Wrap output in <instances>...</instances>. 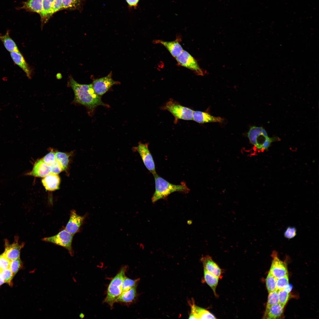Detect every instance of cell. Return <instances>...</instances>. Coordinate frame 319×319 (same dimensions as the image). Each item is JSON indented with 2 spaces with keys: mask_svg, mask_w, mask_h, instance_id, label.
Listing matches in <instances>:
<instances>
[{
  "mask_svg": "<svg viewBox=\"0 0 319 319\" xmlns=\"http://www.w3.org/2000/svg\"><path fill=\"white\" fill-rule=\"evenodd\" d=\"M73 235L63 230L56 235L45 237L43 240L61 246L68 250L71 255L73 254L71 244Z\"/></svg>",
  "mask_w": 319,
  "mask_h": 319,
  "instance_id": "obj_6",
  "label": "cell"
},
{
  "mask_svg": "<svg viewBox=\"0 0 319 319\" xmlns=\"http://www.w3.org/2000/svg\"><path fill=\"white\" fill-rule=\"evenodd\" d=\"M249 141L255 151L263 152L268 149L272 142L279 141V138L268 136L266 130L263 127L252 126L248 133Z\"/></svg>",
  "mask_w": 319,
  "mask_h": 319,
  "instance_id": "obj_3",
  "label": "cell"
},
{
  "mask_svg": "<svg viewBox=\"0 0 319 319\" xmlns=\"http://www.w3.org/2000/svg\"><path fill=\"white\" fill-rule=\"evenodd\" d=\"M54 1V0H43L42 11L40 15L42 26H43L53 14Z\"/></svg>",
  "mask_w": 319,
  "mask_h": 319,
  "instance_id": "obj_21",
  "label": "cell"
},
{
  "mask_svg": "<svg viewBox=\"0 0 319 319\" xmlns=\"http://www.w3.org/2000/svg\"><path fill=\"white\" fill-rule=\"evenodd\" d=\"M296 235V230L295 227H289L286 230L284 236L288 239H291L294 237Z\"/></svg>",
  "mask_w": 319,
  "mask_h": 319,
  "instance_id": "obj_38",
  "label": "cell"
},
{
  "mask_svg": "<svg viewBox=\"0 0 319 319\" xmlns=\"http://www.w3.org/2000/svg\"><path fill=\"white\" fill-rule=\"evenodd\" d=\"M42 159L43 161L49 166L56 160L55 152L51 150Z\"/></svg>",
  "mask_w": 319,
  "mask_h": 319,
  "instance_id": "obj_35",
  "label": "cell"
},
{
  "mask_svg": "<svg viewBox=\"0 0 319 319\" xmlns=\"http://www.w3.org/2000/svg\"><path fill=\"white\" fill-rule=\"evenodd\" d=\"M62 0H54L53 10V14L62 9Z\"/></svg>",
  "mask_w": 319,
  "mask_h": 319,
  "instance_id": "obj_39",
  "label": "cell"
},
{
  "mask_svg": "<svg viewBox=\"0 0 319 319\" xmlns=\"http://www.w3.org/2000/svg\"><path fill=\"white\" fill-rule=\"evenodd\" d=\"M155 183V191L152 198L154 203L158 200L166 198L169 195L175 192L185 193L189 192V189L185 183L182 182L180 185L171 183L158 175L157 173L153 175Z\"/></svg>",
  "mask_w": 319,
  "mask_h": 319,
  "instance_id": "obj_2",
  "label": "cell"
},
{
  "mask_svg": "<svg viewBox=\"0 0 319 319\" xmlns=\"http://www.w3.org/2000/svg\"><path fill=\"white\" fill-rule=\"evenodd\" d=\"M180 65L193 71L198 75L203 76L204 73L196 59L188 52L183 50L175 58Z\"/></svg>",
  "mask_w": 319,
  "mask_h": 319,
  "instance_id": "obj_8",
  "label": "cell"
},
{
  "mask_svg": "<svg viewBox=\"0 0 319 319\" xmlns=\"http://www.w3.org/2000/svg\"><path fill=\"white\" fill-rule=\"evenodd\" d=\"M126 269V266L122 267L112 279L108 286L104 302L111 307L115 302L116 299L122 293V285Z\"/></svg>",
  "mask_w": 319,
  "mask_h": 319,
  "instance_id": "obj_4",
  "label": "cell"
},
{
  "mask_svg": "<svg viewBox=\"0 0 319 319\" xmlns=\"http://www.w3.org/2000/svg\"><path fill=\"white\" fill-rule=\"evenodd\" d=\"M23 244H19L16 241L12 244L5 243V249L3 253L10 261L19 257L20 251Z\"/></svg>",
  "mask_w": 319,
  "mask_h": 319,
  "instance_id": "obj_16",
  "label": "cell"
},
{
  "mask_svg": "<svg viewBox=\"0 0 319 319\" xmlns=\"http://www.w3.org/2000/svg\"><path fill=\"white\" fill-rule=\"evenodd\" d=\"M204 268L211 274L221 279L222 277V271L218 265L214 261L212 257L205 255L201 259Z\"/></svg>",
  "mask_w": 319,
  "mask_h": 319,
  "instance_id": "obj_13",
  "label": "cell"
},
{
  "mask_svg": "<svg viewBox=\"0 0 319 319\" xmlns=\"http://www.w3.org/2000/svg\"><path fill=\"white\" fill-rule=\"evenodd\" d=\"M21 261L19 258L10 261L9 268L12 272L14 276L21 267Z\"/></svg>",
  "mask_w": 319,
  "mask_h": 319,
  "instance_id": "obj_34",
  "label": "cell"
},
{
  "mask_svg": "<svg viewBox=\"0 0 319 319\" xmlns=\"http://www.w3.org/2000/svg\"><path fill=\"white\" fill-rule=\"evenodd\" d=\"M42 183L46 190L53 191L59 188L60 179L58 174L50 173L43 178Z\"/></svg>",
  "mask_w": 319,
  "mask_h": 319,
  "instance_id": "obj_15",
  "label": "cell"
},
{
  "mask_svg": "<svg viewBox=\"0 0 319 319\" xmlns=\"http://www.w3.org/2000/svg\"><path fill=\"white\" fill-rule=\"evenodd\" d=\"M136 285L130 289L122 292L115 300V302H131L135 299L136 296Z\"/></svg>",
  "mask_w": 319,
  "mask_h": 319,
  "instance_id": "obj_24",
  "label": "cell"
},
{
  "mask_svg": "<svg viewBox=\"0 0 319 319\" xmlns=\"http://www.w3.org/2000/svg\"><path fill=\"white\" fill-rule=\"evenodd\" d=\"M154 43L163 45L175 58L180 55L183 50L180 44L177 40L167 41L157 40H155Z\"/></svg>",
  "mask_w": 319,
  "mask_h": 319,
  "instance_id": "obj_19",
  "label": "cell"
},
{
  "mask_svg": "<svg viewBox=\"0 0 319 319\" xmlns=\"http://www.w3.org/2000/svg\"><path fill=\"white\" fill-rule=\"evenodd\" d=\"M139 279L132 280L126 276L125 277L122 285V293L132 288L136 285Z\"/></svg>",
  "mask_w": 319,
  "mask_h": 319,
  "instance_id": "obj_30",
  "label": "cell"
},
{
  "mask_svg": "<svg viewBox=\"0 0 319 319\" xmlns=\"http://www.w3.org/2000/svg\"><path fill=\"white\" fill-rule=\"evenodd\" d=\"M50 173L49 166L41 159L35 162L31 171L25 175L35 177L43 178Z\"/></svg>",
  "mask_w": 319,
  "mask_h": 319,
  "instance_id": "obj_12",
  "label": "cell"
},
{
  "mask_svg": "<svg viewBox=\"0 0 319 319\" xmlns=\"http://www.w3.org/2000/svg\"><path fill=\"white\" fill-rule=\"evenodd\" d=\"M277 252L274 251L271 256L273 258L269 271L276 278L284 276L288 274L286 264L278 258Z\"/></svg>",
  "mask_w": 319,
  "mask_h": 319,
  "instance_id": "obj_10",
  "label": "cell"
},
{
  "mask_svg": "<svg viewBox=\"0 0 319 319\" xmlns=\"http://www.w3.org/2000/svg\"><path fill=\"white\" fill-rule=\"evenodd\" d=\"M189 319H216V318L208 310L193 304L191 305V312Z\"/></svg>",
  "mask_w": 319,
  "mask_h": 319,
  "instance_id": "obj_18",
  "label": "cell"
},
{
  "mask_svg": "<svg viewBox=\"0 0 319 319\" xmlns=\"http://www.w3.org/2000/svg\"><path fill=\"white\" fill-rule=\"evenodd\" d=\"M279 303L278 291L276 290L269 293L266 310L271 306Z\"/></svg>",
  "mask_w": 319,
  "mask_h": 319,
  "instance_id": "obj_29",
  "label": "cell"
},
{
  "mask_svg": "<svg viewBox=\"0 0 319 319\" xmlns=\"http://www.w3.org/2000/svg\"><path fill=\"white\" fill-rule=\"evenodd\" d=\"M284 307L278 303L271 307L265 311L263 318L275 319L280 318L284 312Z\"/></svg>",
  "mask_w": 319,
  "mask_h": 319,
  "instance_id": "obj_22",
  "label": "cell"
},
{
  "mask_svg": "<svg viewBox=\"0 0 319 319\" xmlns=\"http://www.w3.org/2000/svg\"><path fill=\"white\" fill-rule=\"evenodd\" d=\"M292 289V286L291 285L288 284L284 287V289L286 291L290 292L291 291Z\"/></svg>",
  "mask_w": 319,
  "mask_h": 319,
  "instance_id": "obj_41",
  "label": "cell"
},
{
  "mask_svg": "<svg viewBox=\"0 0 319 319\" xmlns=\"http://www.w3.org/2000/svg\"><path fill=\"white\" fill-rule=\"evenodd\" d=\"M0 40L6 49L10 53L19 51L17 44L10 35L9 30H7L5 34H0Z\"/></svg>",
  "mask_w": 319,
  "mask_h": 319,
  "instance_id": "obj_23",
  "label": "cell"
},
{
  "mask_svg": "<svg viewBox=\"0 0 319 319\" xmlns=\"http://www.w3.org/2000/svg\"><path fill=\"white\" fill-rule=\"evenodd\" d=\"M204 280L205 282L212 289L216 296V289L218 284L219 278L211 274L204 268Z\"/></svg>",
  "mask_w": 319,
  "mask_h": 319,
  "instance_id": "obj_25",
  "label": "cell"
},
{
  "mask_svg": "<svg viewBox=\"0 0 319 319\" xmlns=\"http://www.w3.org/2000/svg\"><path fill=\"white\" fill-rule=\"evenodd\" d=\"M148 143L139 142L138 145L133 148V151L137 152L147 170L153 175L156 173L154 162L149 149Z\"/></svg>",
  "mask_w": 319,
  "mask_h": 319,
  "instance_id": "obj_7",
  "label": "cell"
},
{
  "mask_svg": "<svg viewBox=\"0 0 319 319\" xmlns=\"http://www.w3.org/2000/svg\"><path fill=\"white\" fill-rule=\"evenodd\" d=\"M161 109L168 111L172 114L174 118V123L175 124H176L179 119L193 120L194 110L183 106L173 99H170L161 108Z\"/></svg>",
  "mask_w": 319,
  "mask_h": 319,
  "instance_id": "obj_5",
  "label": "cell"
},
{
  "mask_svg": "<svg viewBox=\"0 0 319 319\" xmlns=\"http://www.w3.org/2000/svg\"><path fill=\"white\" fill-rule=\"evenodd\" d=\"M56 160L61 167L63 171L68 167L69 160V154L63 152L56 151L55 152Z\"/></svg>",
  "mask_w": 319,
  "mask_h": 319,
  "instance_id": "obj_26",
  "label": "cell"
},
{
  "mask_svg": "<svg viewBox=\"0 0 319 319\" xmlns=\"http://www.w3.org/2000/svg\"><path fill=\"white\" fill-rule=\"evenodd\" d=\"M276 279L269 271L266 280V287L268 293L276 290Z\"/></svg>",
  "mask_w": 319,
  "mask_h": 319,
  "instance_id": "obj_28",
  "label": "cell"
},
{
  "mask_svg": "<svg viewBox=\"0 0 319 319\" xmlns=\"http://www.w3.org/2000/svg\"><path fill=\"white\" fill-rule=\"evenodd\" d=\"M85 217L77 214L75 210L71 211L69 220L65 229L68 232L74 235L77 232L82 224Z\"/></svg>",
  "mask_w": 319,
  "mask_h": 319,
  "instance_id": "obj_11",
  "label": "cell"
},
{
  "mask_svg": "<svg viewBox=\"0 0 319 319\" xmlns=\"http://www.w3.org/2000/svg\"><path fill=\"white\" fill-rule=\"evenodd\" d=\"M4 281L0 275V286L4 283Z\"/></svg>",
  "mask_w": 319,
  "mask_h": 319,
  "instance_id": "obj_42",
  "label": "cell"
},
{
  "mask_svg": "<svg viewBox=\"0 0 319 319\" xmlns=\"http://www.w3.org/2000/svg\"><path fill=\"white\" fill-rule=\"evenodd\" d=\"M2 271V270L0 268V275L1 274Z\"/></svg>",
  "mask_w": 319,
  "mask_h": 319,
  "instance_id": "obj_43",
  "label": "cell"
},
{
  "mask_svg": "<svg viewBox=\"0 0 319 319\" xmlns=\"http://www.w3.org/2000/svg\"><path fill=\"white\" fill-rule=\"evenodd\" d=\"M288 284V274L284 276L277 278L276 282V290L278 291L283 289Z\"/></svg>",
  "mask_w": 319,
  "mask_h": 319,
  "instance_id": "obj_32",
  "label": "cell"
},
{
  "mask_svg": "<svg viewBox=\"0 0 319 319\" xmlns=\"http://www.w3.org/2000/svg\"><path fill=\"white\" fill-rule=\"evenodd\" d=\"M82 0H62V9H81Z\"/></svg>",
  "mask_w": 319,
  "mask_h": 319,
  "instance_id": "obj_27",
  "label": "cell"
},
{
  "mask_svg": "<svg viewBox=\"0 0 319 319\" xmlns=\"http://www.w3.org/2000/svg\"><path fill=\"white\" fill-rule=\"evenodd\" d=\"M50 173L58 174L62 171V169L59 163L56 160L55 161L49 166Z\"/></svg>",
  "mask_w": 319,
  "mask_h": 319,
  "instance_id": "obj_36",
  "label": "cell"
},
{
  "mask_svg": "<svg viewBox=\"0 0 319 319\" xmlns=\"http://www.w3.org/2000/svg\"><path fill=\"white\" fill-rule=\"evenodd\" d=\"M112 73L107 76L94 80L92 86L94 91L99 97L105 93L113 85L118 83L112 78Z\"/></svg>",
  "mask_w": 319,
  "mask_h": 319,
  "instance_id": "obj_9",
  "label": "cell"
},
{
  "mask_svg": "<svg viewBox=\"0 0 319 319\" xmlns=\"http://www.w3.org/2000/svg\"><path fill=\"white\" fill-rule=\"evenodd\" d=\"M10 55L14 63L23 70L28 78L31 79L32 74L31 69L20 51L10 52Z\"/></svg>",
  "mask_w": 319,
  "mask_h": 319,
  "instance_id": "obj_14",
  "label": "cell"
},
{
  "mask_svg": "<svg viewBox=\"0 0 319 319\" xmlns=\"http://www.w3.org/2000/svg\"><path fill=\"white\" fill-rule=\"evenodd\" d=\"M128 5L130 7L137 6L139 0H126Z\"/></svg>",
  "mask_w": 319,
  "mask_h": 319,
  "instance_id": "obj_40",
  "label": "cell"
},
{
  "mask_svg": "<svg viewBox=\"0 0 319 319\" xmlns=\"http://www.w3.org/2000/svg\"><path fill=\"white\" fill-rule=\"evenodd\" d=\"M43 0H27L22 3L20 9L35 12L41 14L43 9Z\"/></svg>",
  "mask_w": 319,
  "mask_h": 319,
  "instance_id": "obj_20",
  "label": "cell"
},
{
  "mask_svg": "<svg viewBox=\"0 0 319 319\" xmlns=\"http://www.w3.org/2000/svg\"><path fill=\"white\" fill-rule=\"evenodd\" d=\"M193 120L200 123L214 122L222 123L224 121L220 117H214L207 113L200 111H194Z\"/></svg>",
  "mask_w": 319,
  "mask_h": 319,
  "instance_id": "obj_17",
  "label": "cell"
},
{
  "mask_svg": "<svg viewBox=\"0 0 319 319\" xmlns=\"http://www.w3.org/2000/svg\"><path fill=\"white\" fill-rule=\"evenodd\" d=\"M277 291L279 303L284 307L289 300L290 292L284 289Z\"/></svg>",
  "mask_w": 319,
  "mask_h": 319,
  "instance_id": "obj_31",
  "label": "cell"
},
{
  "mask_svg": "<svg viewBox=\"0 0 319 319\" xmlns=\"http://www.w3.org/2000/svg\"><path fill=\"white\" fill-rule=\"evenodd\" d=\"M10 261L3 254L0 255V268L2 270L9 268Z\"/></svg>",
  "mask_w": 319,
  "mask_h": 319,
  "instance_id": "obj_37",
  "label": "cell"
},
{
  "mask_svg": "<svg viewBox=\"0 0 319 319\" xmlns=\"http://www.w3.org/2000/svg\"><path fill=\"white\" fill-rule=\"evenodd\" d=\"M0 275L4 283H7L10 285H12L11 281L14 276L9 268L2 270Z\"/></svg>",
  "mask_w": 319,
  "mask_h": 319,
  "instance_id": "obj_33",
  "label": "cell"
},
{
  "mask_svg": "<svg viewBox=\"0 0 319 319\" xmlns=\"http://www.w3.org/2000/svg\"><path fill=\"white\" fill-rule=\"evenodd\" d=\"M69 78V85L72 88L74 94V102L82 104L91 110L99 105L107 106L95 92L92 84H80L71 76Z\"/></svg>",
  "mask_w": 319,
  "mask_h": 319,
  "instance_id": "obj_1",
  "label": "cell"
}]
</instances>
